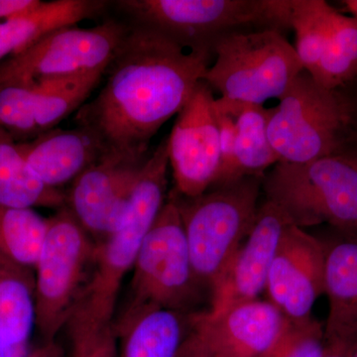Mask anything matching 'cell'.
<instances>
[{
    "instance_id": "6da1fadb",
    "label": "cell",
    "mask_w": 357,
    "mask_h": 357,
    "mask_svg": "<svg viewBox=\"0 0 357 357\" xmlns=\"http://www.w3.org/2000/svg\"><path fill=\"white\" fill-rule=\"evenodd\" d=\"M128 25L105 70V84L77 110L75 121L100 141L105 154L143 162L150 141L203 81L213 54L189 50L153 29Z\"/></svg>"
},
{
    "instance_id": "7a4b0ae2",
    "label": "cell",
    "mask_w": 357,
    "mask_h": 357,
    "mask_svg": "<svg viewBox=\"0 0 357 357\" xmlns=\"http://www.w3.org/2000/svg\"><path fill=\"white\" fill-rule=\"evenodd\" d=\"M168 166L165 138L141 169L123 223L105 241L96 243L86 280L65 326L69 340L115 333L122 285L132 271L143 239L166 203Z\"/></svg>"
},
{
    "instance_id": "3957f363",
    "label": "cell",
    "mask_w": 357,
    "mask_h": 357,
    "mask_svg": "<svg viewBox=\"0 0 357 357\" xmlns=\"http://www.w3.org/2000/svg\"><path fill=\"white\" fill-rule=\"evenodd\" d=\"M126 22L161 33L192 51L213 54L220 37L245 28L291 29L292 0H121Z\"/></svg>"
},
{
    "instance_id": "277c9868",
    "label": "cell",
    "mask_w": 357,
    "mask_h": 357,
    "mask_svg": "<svg viewBox=\"0 0 357 357\" xmlns=\"http://www.w3.org/2000/svg\"><path fill=\"white\" fill-rule=\"evenodd\" d=\"M267 201L301 229L328 223L357 234V155L342 152L304 164L277 163L263 177Z\"/></svg>"
},
{
    "instance_id": "5b68a950",
    "label": "cell",
    "mask_w": 357,
    "mask_h": 357,
    "mask_svg": "<svg viewBox=\"0 0 357 357\" xmlns=\"http://www.w3.org/2000/svg\"><path fill=\"white\" fill-rule=\"evenodd\" d=\"M263 177H245L211 188L195 198L172 194L177 204L192 269L199 285L213 287L257 215Z\"/></svg>"
},
{
    "instance_id": "8992f818",
    "label": "cell",
    "mask_w": 357,
    "mask_h": 357,
    "mask_svg": "<svg viewBox=\"0 0 357 357\" xmlns=\"http://www.w3.org/2000/svg\"><path fill=\"white\" fill-rule=\"evenodd\" d=\"M213 65L203 82L220 98L263 105L280 100L304 70L297 52L283 32L275 29L241 30L213 44Z\"/></svg>"
},
{
    "instance_id": "52a82bcc",
    "label": "cell",
    "mask_w": 357,
    "mask_h": 357,
    "mask_svg": "<svg viewBox=\"0 0 357 357\" xmlns=\"http://www.w3.org/2000/svg\"><path fill=\"white\" fill-rule=\"evenodd\" d=\"M349 122L342 89L324 88L303 70L271 109L268 134L279 162L304 164L344 152Z\"/></svg>"
},
{
    "instance_id": "ba28073f",
    "label": "cell",
    "mask_w": 357,
    "mask_h": 357,
    "mask_svg": "<svg viewBox=\"0 0 357 357\" xmlns=\"http://www.w3.org/2000/svg\"><path fill=\"white\" fill-rule=\"evenodd\" d=\"M34 269L36 328L46 342L65 328L95 256L96 241L66 206L48 218Z\"/></svg>"
},
{
    "instance_id": "9c48e42d",
    "label": "cell",
    "mask_w": 357,
    "mask_h": 357,
    "mask_svg": "<svg viewBox=\"0 0 357 357\" xmlns=\"http://www.w3.org/2000/svg\"><path fill=\"white\" fill-rule=\"evenodd\" d=\"M123 311L167 307L185 312L199 291L180 211L170 197L136 256Z\"/></svg>"
},
{
    "instance_id": "30bf717a",
    "label": "cell",
    "mask_w": 357,
    "mask_h": 357,
    "mask_svg": "<svg viewBox=\"0 0 357 357\" xmlns=\"http://www.w3.org/2000/svg\"><path fill=\"white\" fill-rule=\"evenodd\" d=\"M129 29L126 21L107 20L96 27L60 28L17 55L0 62V84H35L105 70Z\"/></svg>"
},
{
    "instance_id": "8fae6325",
    "label": "cell",
    "mask_w": 357,
    "mask_h": 357,
    "mask_svg": "<svg viewBox=\"0 0 357 357\" xmlns=\"http://www.w3.org/2000/svg\"><path fill=\"white\" fill-rule=\"evenodd\" d=\"M213 91L204 82L199 83L168 136L175 194L184 198L208 191L220 173V132Z\"/></svg>"
},
{
    "instance_id": "7c38bea8",
    "label": "cell",
    "mask_w": 357,
    "mask_h": 357,
    "mask_svg": "<svg viewBox=\"0 0 357 357\" xmlns=\"http://www.w3.org/2000/svg\"><path fill=\"white\" fill-rule=\"evenodd\" d=\"M290 321L271 302L249 301L210 316L191 314L185 340L213 357H262Z\"/></svg>"
},
{
    "instance_id": "4fadbf2b",
    "label": "cell",
    "mask_w": 357,
    "mask_h": 357,
    "mask_svg": "<svg viewBox=\"0 0 357 357\" xmlns=\"http://www.w3.org/2000/svg\"><path fill=\"white\" fill-rule=\"evenodd\" d=\"M145 161L105 155L84 171L65 194L66 208L96 243L114 234L126 220Z\"/></svg>"
},
{
    "instance_id": "5bb4252c",
    "label": "cell",
    "mask_w": 357,
    "mask_h": 357,
    "mask_svg": "<svg viewBox=\"0 0 357 357\" xmlns=\"http://www.w3.org/2000/svg\"><path fill=\"white\" fill-rule=\"evenodd\" d=\"M290 225L276 204L266 199L259 206L248 236L211 288V307L206 314L218 316L236 305L258 299L266 289L282 234Z\"/></svg>"
},
{
    "instance_id": "9a60e30c",
    "label": "cell",
    "mask_w": 357,
    "mask_h": 357,
    "mask_svg": "<svg viewBox=\"0 0 357 357\" xmlns=\"http://www.w3.org/2000/svg\"><path fill=\"white\" fill-rule=\"evenodd\" d=\"M325 244L304 229L288 225L275 252L266 289L270 302L290 321L311 317L324 294Z\"/></svg>"
},
{
    "instance_id": "2e32d148",
    "label": "cell",
    "mask_w": 357,
    "mask_h": 357,
    "mask_svg": "<svg viewBox=\"0 0 357 357\" xmlns=\"http://www.w3.org/2000/svg\"><path fill=\"white\" fill-rule=\"evenodd\" d=\"M33 173L47 187L60 190L105 156L100 141L83 128L52 129L34 139L17 142Z\"/></svg>"
},
{
    "instance_id": "e0dca14e",
    "label": "cell",
    "mask_w": 357,
    "mask_h": 357,
    "mask_svg": "<svg viewBox=\"0 0 357 357\" xmlns=\"http://www.w3.org/2000/svg\"><path fill=\"white\" fill-rule=\"evenodd\" d=\"M326 246L324 294L328 300L326 344L357 342V234Z\"/></svg>"
},
{
    "instance_id": "ac0fdd59",
    "label": "cell",
    "mask_w": 357,
    "mask_h": 357,
    "mask_svg": "<svg viewBox=\"0 0 357 357\" xmlns=\"http://www.w3.org/2000/svg\"><path fill=\"white\" fill-rule=\"evenodd\" d=\"M185 312L141 307L114 321L117 357H178L190 328Z\"/></svg>"
},
{
    "instance_id": "d6986e66",
    "label": "cell",
    "mask_w": 357,
    "mask_h": 357,
    "mask_svg": "<svg viewBox=\"0 0 357 357\" xmlns=\"http://www.w3.org/2000/svg\"><path fill=\"white\" fill-rule=\"evenodd\" d=\"M35 328L34 271L0 261V357H29Z\"/></svg>"
},
{
    "instance_id": "ffe728a7",
    "label": "cell",
    "mask_w": 357,
    "mask_h": 357,
    "mask_svg": "<svg viewBox=\"0 0 357 357\" xmlns=\"http://www.w3.org/2000/svg\"><path fill=\"white\" fill-rule=\"evenodd\" d=\"M109 4L102 0L43 1L31 13L0 23V62L25 51L49 33L98 17Z\"/></svg>"
},
{
    "instance_id": "44dd1931",
    "label": "cell",
    "mask_w": 357,
    "mask_h": 357,
    "mask_svg": "<svg viewBox=\"0 0 357 357\" xmlns=\"http://www.w3.org/2000/svg\"><path fill=\"white\" fill-rule=\"evenodd\" d=\"M66 195L47 187L18 149L17 142L0 126V206L64 208Z\"/></svg>"
},
{
    "instance_id": "7402d4cb",
    "label": "cell",
    "mask_w": 357,
    "mask_h": 357,
    "mask_svg": "<svg viewBox=\"0 0 357 357\" xmlns=\"http://www.w3.org/2000/svg\"><path fill=\"white\" fill-rule=\"evenodd\" d=\"M231 102L236 114V143L230 182L245 177H264L265 171L279 162L268 134L271 109Z\"/></svg>"
},
{
    "instance_id": "603a6c76",
    "label": "cell",
    "mask_w": 357,
    "mask_h": 357,
    "mask_svg": "<svg viewBox=\"0 0 357 357\" xmlns=\"http://www.w3.org/2000/svg\"><path fill=\"white\" fill-rule=\"evenodd\" d=\"M105 70L28 84L34 89L35 112L40 134L57 128L59 123L86 102L100 83Z\"/></svg>"
},
{
    "instance_id": "cb8c5ba5",
    "label": "cell",
    "mask_w": 357,
    "mask_h": 357,
    "mask_svg": "<svg viewBox=\"0 0 357 357\" xmlns=\"http://www.w3.org/2000/svg\"><path fill=\"white\" fill-rule=\"evenodd\" d=\"M48 223L34 208L0 206V261L34 271Z\"/></svg>"
},
{
    "instance_id": "d4e9b609",
    "label": "cell",
    "mask_w": 357,
    "mask_h": 357,
    "mask_svg": "<svg viewBox=\"0 0 357 357\" xmlns=\"http://www.w3.org/2000/svg\"><path fill=\"white\" fill-rule=\"evenodd\" d=\"M324 88L344 89L357 77V20L333 9L325 50L312 76Z\"/></svg>"
},
{
    "instance_id": "484cf974",
    "label": "cell",
    "mask_w": 357,
    "mask_h": 357,
    "mask_svg": "<svg viewBox=\"0 0 357 357\" xmlns=\"http://www.w3.org/2000/svg\"><path fill=\"white\" fill-rule=\"evenodd\" d=\"M333 7L324 0H292L291 29L301 63L311 76L316 74L325 50Z\"/></svg>"
},
{
    "instance_id": "4316f807",
    "label": "cell",
    "mask_w": 357,
    "mask_h": 357,
    "mask_svg": "<svg viewBox=\"0 0 357 357\" xmlns=\"http://www.w3.org/2000/svg\"><path fill=\"white\" fill-rule=\"evenodd\" d=\"M0 126L15 141L26 142L40 135L35 112V91L31 86L0 84Z\"/></svg>"
},
{
    "instance_id": "83f0119b",
    "label": "cell",
    "mask_w": 357,
    "mask_h": 357,
    "mask_svg": "<svg viewBox=\"0 0 357 357\" xmlns=\"http://www.w3.org/2000/svg\"><path fill=\"white\" fill-rule=\"evenodd\" d=\"M325 328L312 317L290 321L274 347L262 357H325Z\"/></svg>"
},
{
    "instance_id": "f1b7e54d",
    "label": "cell",
    "mask_w": 357,
    "mask_h": 357,
    "mask_svg": "<svg viewBox=\"0 0 357 357\" xmlns=\"http://www.w3.org/2000/svg\"><path fill=\"white\" fill-rule=\"evenodd\" d=\"M215 112L220 132V168L217 181L213 187L230 183L236 143V114L231 100L217 98L215 100Z\"/></svg>"
},
{
    "instance_id": "f546056e",
    "label": "cell",
    "mask_w": 357,
    "mask_h": 357,
    "mask_svg": "<svg viewBox=\"0 0 357 357\" xmlns=\"http://www.w3.org/2000/svg\"><path fill=\"white\" fill-rule=\"evenodd\" d=\"M70 357H117L115 333L86 340H70Z\"/></svg>"
},
{
    "instance_id": "4dcf8cb0",
    "label": "cell",
    "mask_w": 357,
    "mask_h": 357,
    "mask_svg": "<svg viewBox=\"0 0 357 357\" xmlns=\"http://www.w3.org/2000/svg\"><path fill=\"white\" fill-rule=\"evenodd\" d=\"M42 3L41 0H0V23L27 15Z\"/></svg>"
},
{
    "instance_id": "1f68e13d",
    "label": "cell",
    "mask_w": 357,
    "mask_h": 357,
    "mask_svg": "<svg viewBox=\"0 0 357 357\" xmlns=\"http://www.w3.org/2000/svg\"><path fill=\"white\" fill-rule=\"evenodd\" d=\"M342 89L349 102L351 122H349V139L344 152L357 155V77Z\"/></svg>"
},
{
    "instance_id": "d6a6232c",
    "label": "cell",
    "mask_w": 357,
    "mask_h": 357,
    "mask_svg": "<svg viewBox=\"0 0 357 357\" xmlns=\"http://www.w3.org/2000/svg\"><path fill=\"white\" fill-rule=\"evenodd\" d=\"M354 347H345V345L337 344H326L325 357H351L352 349H354Z\"/></svg>"
},
{
    "instance_id": "836d02e7",
    "label": "cell",
    "mask_w": 357,
    "mask_h": 357,
    "mask_svg": "<svg viewBox=\"0 0 357 357\" xmlns=\"http://www.w3.org/2000/svg\"><path fill=\"white\" fill-rule=\"evenodd\" d=\"M178 357H213L210 354H206L203 349H199L196 345L192 344L191 342L185 340L182 349H181L180 356Z\"/></svg>"
},
{
    "instance_id": "e575fe53",
    "label": "cell",
    "mask_w": 357,
    "mask_h": 357,
    "mask_svg": "<svg viewBox=\"0 0 357 357\" xmlns=\"http://www.w3.org/2000/svg\"><path fill=\"white\" fill-rule=\"evenodd\" d=\"M37 357H61L53 344L46 345L44 349L37 352Z\"/></svg>"
},
{
    "instance_id": "d590c367",
    "label": "cell",
    "mask_w": 357,
    "mask_h": 357,
    "mask_svg": "<svg viewBox=\"0 0 357 357\" xmlns=\"http://www.w3.org/2000/svg\"><path fill=\"white\" fill-rule=\"evenodd\" d=\"M342 3L351 15L357 20V0H345Z\"/></svg>"
},
{
    "instance_id": "8d00e7d4",
    "label": "cell",
    "mask_w": 357,
    "mask_h": 357,
    "mask_svg": "<svg viewBox=\"0 0 357 357\" xmlns=\"http://www.w3.org/2000/svg\"><path fill=\"white\" fill-rule=\"evenodd\" d=\"M351 357H357V342L354 344V349H352Z\"/></svg>"
},
{
    "instance_id": "74e56055",
    "label": "cell",
    "mask_w": 357,
    "mask_h": 357,
    "mask_svg": "<svg viewBox=\"0 0 357 357\" xmlns=\"http://www.w3.org/2000/svg\"><path fill=\"white\" fill-rule=\"evenodd\" d=\"M29 357H37V354H33V356H29Z\"/></svg>"
}]
</instances>
